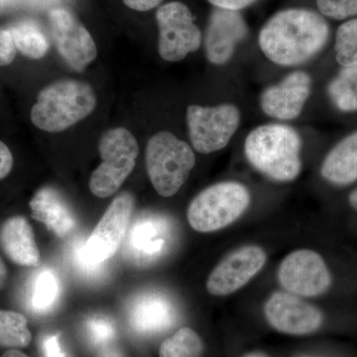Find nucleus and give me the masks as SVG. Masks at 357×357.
<instances>
[{"label": "nucleus", "mask_w": 357, "mask_h": 357, "mask_svg": "<svg viewBox=\"0 0 357 357\" xmlns=\"http://www.w3.org/2000/svg\"><path fill=\"white\" fill-rule=\"evenodd\" d=\"M330 28L323 16L292 8L275 14L260 30L258 43L265 57L282 67L312 60L328 42Z\"/></svg>", "instance_id": "obj_1"}, {"label": "nucleus", "mask_w": 357, "mask_h": 357, "mask_svg": "<svg viewBox=\"0 0 357 357\" xmlns=\"http://www.w3.org/2000/svg\"><path fill=\"white\" fill-rule=\"evenodd\" d=\"M303 142L300 134L286 124L257 126L244 141L248 163L263 176L279 183H289L302 171Z\"/></svg>", "instance_id": "obj_2"}, {"label": "nucleus", "mask_w": 357, "mask_h": 357, "mask_svg": "<svg viewBox=\"0 0 357 357\" xmlns=\"http://www.w3.org/2000/svg\"><path fill=\"white\" fill-rule=\"evenodd\" d=\"M133 210L130 192H121L112 202L89 238L75 245L73 260L77 271L91 277L102 272L103 263L116 253L126 239Z\"/></svg>", "instance_id": "obj_3"}, {"label": "nucleus", "mask_w": 357, "mask_h": 357, "mask_svg": "<svg viewBox=\"0 0 357 357\" xmlns=\"http://www.w3.org/2000/svg\"><path fill=\"white\" fill-rule=\"evenodd\" d=\"M96 96L91 84L63 79L40 91L33 105L31 121L47 132H62L88 117L96 109Z\"/></svg>", "instance_id": "obj_4"}, {"label": "nucleus", "mask_w": 357, "mask_h": 357, "mask_svg": "<svg viewBox=\"0 0 357 357\" xmlns=\"http://www.w3.org/2000/svg\"><path fill=\"white\" fill-rule=\"evenodd\" d=\"M250 202V192L241 183H217L195 197L188 208V222L202 234L218 231L243 217Z\"/></svg>", "instance_id": "obj_5"}, {"label": "nucleus", "mask_w": 357, "mask_h": 357, "mask_svg": "<svg viewBox=\"0 0 357 357\" xmlns=\"http://www.w3.org/2000/svg\"><path fill=\"white\" fill-rule=\"evenodd\" d=\"M145 159L148 177L156 192L165 198L177 194L196 165L192 147L169 131L150 138Z\"/></svg>", "instance_id": "obj_6"}, {"label": "nucleus", "mask_w": 357, "mask_h": 357, "mask_svg": "<svg viewBox=\"0 0 357 357\" xmlns=\"http://www.w3.org/2000/svg\"><path fill=\"white\" fill-rule=\"evenodd\" d=\"M102 164L89 178V190L98 198H109L119 191L135 167L139 146L128 129H109L100 138Z\"/></svg>", "instance_id": "obj_7"}, {"label": "nucleus", "mask_w": 357, "mask_h": 357, "mask_svg": "<svg viewBox=\"0 0 357 357\" xmlns=\"http://www.w3.org/2000/svg\"><path fill=\"white\" fill-rule=\"evenodd\" d=\"M241 117L238 107L231 103L215 107L190 105L187 124L192 147L201 154L227 147L239 128Z\"/></svg>", "instance_id": "obj_8"}, {"label": "nucleus", "mask_w": 357, "mask_h": 357, "mask_svg": "<svg viewBox=\"0 0 357 357\" xmlns=\"http://www.w3.org/2000/svg\"><path fill=\"white\" fill-rule=\"evenodd\" d=\"M159 27L158 51L167 62L184 60L201 47L202 33L195 24L194 16L182 2H170L156 13Z\"/></svg>", "instance_id": "obj_9"}, {"label": "nucleus", "mask_w": 357, "mask_h": 357, "mask_svg": "<svg viewBox=\"0 0 357 357\" xmlns=\"http://www.w3.org/2000/svg\"><path fill=\"white\" fill-rule=\"evenodd\" d=\"M277 277L286 292L306 298L323 295L333 282L325 259L311 249L289 253L279 265Z\"/></svg>", "instance_id": "obj_10"}, {"label": "nucleus", "mask_w": 357, "mask_h": 357, "mask_svg": "<svg viewBox=\"0 0 357 357\" xmlns=\"http://www.w3.org/2000/svg\"><path fill=\"white\" fill-rule=\"evenodd\" d=\"M266 261L267 253L260 246L237 248L213 268L206 281V290L215 297L231 295L252 280Z\"/></svg>", "instance_id": "obj_11"}, {"label": "nucleus", "mask_w": 357, "mask_h": 357, "mask_svg": "<svg viewBox=\"0 0 357 357\" xmlns=\"http://www.w3.org/2000/svg\"><path fill=\"white\" fill-rule=\"evenodd\" d=\"M268 324L277 332L306 335L323 325V312L314 305L289 292H275L264 305Z\"/></svg>", "instance_id": "obj_12"}, {"label": "nucleus", "mask_w": 357, "mask_h": 357, "mask_svg": "<svg viewBox=\"0 0 357 357\" xmlns=\"http://www.w3.org/2000/svg\"><path fill=\"white\" fill-rule=\"evenodd\" d=\"M51 32L61 57L72 69L83 72L98 56L96 45L88 30L69 11L50 13Z\"/></svg>", "instance_id": "obj_13"}, {"label": "nucleus", "mask_w": 357, "mask_h": 357, "mask_svg": "<svg viewBox=\"0 0 357 357\" xmlns=\"http://www.w3.org/2000/svg\"><path fill=\"white\" fill-rule=\"evenodd\" d=\"M311 93V76L304 70H295L263 91L260 107L271 119L294 121L302 114Z\"/></svg>", "instance_id": "obj_14"}, {"label": "nucleus", "mask_w": 357, "mask_h": 357, "mask_svg": "<svg viewBox=\"0 0 357 357\" xmlns=\"http://www.w3.org/2000/svg\"><path fill=\"white\" fill-rule=\"evenodd\" d=\"M248 34L243 16L237 11L218 8L211 13L206 37L204 51L211 64H227L234 57L237 45Z\"/></svg>", "instance_id": "obj_15"}, {"label": "nucleus", "mask_w": 357, "mask_h": 357, "mask_svg": "<svg viewBox=\"0 0 357 357\" xmlns=\"http://www.w3.org/2000/svg\"><path fill=\"white\" fill-rule=\"evenodd\" d=\"M172 303L158 293L137 296L128 307V321L134 332L143 335H157L175 324Z\"/></svg>", "instance_id": "obj_16"}, {"label": "nucleus", "mask_w": 357, "mask_h": 357, "mask_svg": "<svg viewBox=\"0 0 357 357\" xmlns=\"http://www.w3.org/2000/svg\"><path fill=\"white\" fill-rule=\"evenodd\" d=\"M167 232L165 220L155 217L138 218L126 234V252L133 261H153L165 249Z\"/></svg>", "instance_id": "obj_17"}, {"label": "nucleus", "mask_w": 357, "mask_h": 357, "mask_svg": "<svg viewBox=\"0 0 357 357\" xmlns=\"http://www.w3.org/2000/svg\"><path fill=\"white\" fill-rule=\"evenodd\" d=\"M0 248L11 261L20 266H39V248L32 227L24 218H10L1 225Z\"/></svg>", "instance_id": "obj_18"}, {"label": "nucleus", "mask_w": 357, "mask_h": 357, "mask_svg": "<svg viewBox=\"0 0 357 357\" xmlns=\"http://www.w3.org/2000/svg\"><path fill=\"white\" fill-rule=\"evenodd\" d=\"M34 220L43 223L59 238H65L76 227L74 215L64 199L56 190L43 188L30 202Z\"/></svg>", "instance_id": "obj_19"}, {"label": "nucleus", "mask_w": 357, "mask_h": 357, "mask_svg": "<svg viewBox=\"0 0 357 357\" xmlns=\"http://www.w3.org/2000/svg\"><path fill=\"white\" fill-rule=\"evenodd\" d=\"M321 176L338 187L357 181V130L340 140L326 154L321 163Z\"/></svg>", "instance_id": "obj_20"}, {"label": "nucleus", "mask_w": 357, "mask_h": 357, "mask_svg": "<svg viewBox=\"0 0 357 357\" xmlns=\"http://www.w3.org/2000/svg\"><path fill=\"white\" fill-rule=\"evenodd\" d=\"M328 96L333 107L349 114L357 112V65L344 67L328 84Z\"/></svg>", "instance_id": "obj_21"}, {"label": "nucleus", "mask_w": 357, "mask_h": 357, "mask_svg": "<svg viewBox=\"0 0 357 357\" xmlns=\"http://www.w3.org/2000/svg\"><path fill=\"white\" fill-rule=\"evenodd\" d=\"M15 48L30 59L39 60L46 55L50 48L46 35L36 23L32 21H20L8 28Z\"/></svg>", "instance_id": "obj_22"}, {"label": "nucleus", "mask_w": 357, "mask_h": 357, "mask_svg": "<svg viewBox=\"0 0 357 357\" xmlns=\"http://www.w3.org/2000/svg\"><path fill=\"white\" fill-rule=\"evenodd\" d=\"M60 295V284L52 270L43 269L32 280L29 306L37 314H46L56 306Z\"/></svg>", "instance_id": "obj_23"}, {"label": "nucleus", "mask_w": 357, "mask_h": 357, "mask_svg": "<svg viewBox=\"0 0 357 357\" xmlns=\"http://www.w3.org/2000/svg\"><path fill=\"white\" fill-rule=\"evenodd\" d=\"M32 335L23 314L0 310V347L23 349L31 342Z\"/></svg>", "instance_id": "obj_24"}, {"label": "nucleus", "mask_w": 357, "mask_h": 357, "mask_svg": "<svg viewBox=\"0 0 357 357\" xmlns=\"http://www.w3.org/2000/svg\"><path fill=\"white\" fill-rule=\"evenodd\" d=\"M204 342L191 328L184 326L160 345L159 357H203Z\"/></svg>", "instance_id": "obj_25"}, {"label": "nucleus", "mask_w": 357, "mask_h": 357, "mask_svg": "<svg viewBox=\"0 0 357 357\" xmlns=\"http://www.w3.org/2000/svg\"><path fill=\"white\" fill-rule=\"evenodd\" d=\"M335 60L344 67L357 65V20L347 21L335 35Z\"/></svg>", "instance_id": "obj_26"}, {"label": "nucleus", "mask_w": 357, "mask_h": 357, "mask_svg": "<svg viewBox=\"0 0 357 357\" xmlns=\"http://www.w3.org/2000/svg\"><path fill=\"white\" fill-rule=\"evenodd\" d=\"M86 333L93 344L102 347L110 344L114 337L115 326L112 319L105 317H93L86 321Z\"/></svg>", "instance_id": "obj_27"}, {"label": "nucleus", "mask_w": 357, "mask_h": 357, "mask_svg": "<svg viewBox=\"0 0 357 357\" xmlns=\"http://www.w3.org/2000/svg\"><path fill=\"white\" fill-rule=\"evenodd\" d=\"M321 13L335 20H344L357 14V0H317Z\"/></svg>", "instance_id": "obj_28"}, {"label": "nucleus", "mask_w": 357, "mask_h": 357, "mask_svg": "<svg viewBox=\"0 0 357 357\" xmlns=\"http://www.w3.org/2000/svg\"><path fill=\"white\" fill-rule=\"evenodd\" d=\"M15 57L16 48L10 32L0 28V67L10 65Z\"/></svg>", "instance_id": "obj_29"}, {"label": "nucleus", "mask_w": 357, "mask_h": 357, "mask_svg": "<svg viewBox=\"0 0 357 357\" xmlns=\"http://www.w3.org/2000/svg\"><path fill=\"white\" fill-rule=\"evenodd\" d=\"M45 357H67L60 344V335H51L43 340Z\"/></svg>", "instance_id": "obj_30"}, {"label": "nucleus", "mask_w": 357, "mask_h": 357, "mask_svg": "<svg viewBox=\"0 0 357 357\" xmlns=\"http://www.w3.org/2000/svg\"><path fill=\"white\" fill-rule=\"evenodd\" d=\"M13 156L9 148L0 141V180L7 177L13 170Z\"/></svg>", "instance_id": "obj_31"}, {"label": "nucleus", "mask_w": 357, "mask_h": 357, "mask_svg": "<svg viewBox=\"0 0 357 357\" xmlns=\"http://www.w3.org/2000/svg\"><path fill=\"white\" fill-rule=\"evenodd\" d=\"M208 1L218 8L238 11L255 3L256 0H208Z\"/></svg>", "instance_id": "obj_32"}, {"label": "nucleus", "mask_w": 357, "mask_h": 357, "mask_svg": "<svg viewBox=\"0 0 357 357\" xmlns=\"http://www.w3.org/2000/svg\"><path fill=\"white\" fill-rule=\"evenodd\" d=\"M124 4L129 8L137 11H148L158 6L162 0H123Z\"/></svg>", "instance_id": "obj_33"}, {"label": "nucleus", "mask_w": 357, "mask_h": 357, "mask_svg": "<svg viewBox=\"0 0 357 357\" xmlns=\"http://www.w3.org/2000/svg\"><path fill=\"white\" fill-rule=\"evenodd\" d=\"M98 357H124L119 349H115L112 345L105 344L100 347Z\"/></svg>", "instance_id": "obj_34"}, {"label": "nucleus", "mask_w": 357, "mask_h": 357, "mask_svg": "<svg viewBox=\"0 0 357 357\" xmlns=\"http://www.w3.org/2000/svg\"><path fill=\"white\" fill-rule=\"evenodd\" d=\"M7 279V268L3 260L0 257V290L3 288Z\"/></svg>", "instance_id": "obj_35"}, {"label": "nucleus", "mask_w": 357, "mask_h": 357, "mask_svg": "<svg viewBox=\"0 0 357 357\" xmlns=\"http://www.w3.org/2000/svg\"><path fill=\"white\" fill-rule=\"evenodd\" d=\"M0 357H30V356H28L27 354H23V352H21L20 351H17V349H9V351L4 352V354H2V356Z\"/></svg>", "instance_id": "obj_36"}, {"label": "nucleus", "mask_w": 357, "mask_h": 357, "mask_svg": "<svg viewBox=\"0 0 357 357\" xmlns=\"http://www.w3.org/2000/svg\"><path fill=\"white\" fill-rule=\"evenodd\" d=\"M349 202L351 208H354V210L357 211V188H356V189L349 194Z\"/></svg>", "instance_id": "obj_37"}, {"label": "nucleus", "mask_w": 357, "mask_h": 357, "mask_svg": "<svg viewBox=\"0 0 357 357\" xmlns=\"http://www.w3.org/2000/svg\"><path fill=\"white\" fill-rule=\"evenodd\" d=\"M243 357H269L266 354H262V352H250V354H245Z\"/></svg>", "instance_id": "obj_38"}, {"label": "nucleus", "mask_w": 357, "mask_h": 357, "mask_svg": "<svg viewBox=\"0 0 357 357\" xmlns=\"http://www.w3.org/2000/svg\"><path fill=\"white\" fill-rule=\"evenodd\" d=\"M0 1H1V0H0Z\"/></svg>", "instance_id": "obj_39"}]
</instances>
